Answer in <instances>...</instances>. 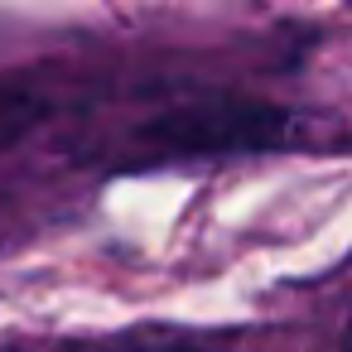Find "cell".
<instances>
[{"instance_id": "cell-1", "label": "cell", "mask_w": 352, "mask_h": 352, "mask_svg": "<svg viewBox=\"0 0 352 352\" xmlns=\"http://www.w3.org/2000/svg\"><path fill=\"white\" fill-rule=\"evenodd\" d=\"M289 140V111L256 97H203L145 126V145L164 160L198 155H261Z\"/></svg>"}, {"instance_id": "cell-2", "label": "cell", "mask_w": 352, "mask_h": 352, "mask_svg": "<svg viewBox=\"0 0 352 352\" xmlns=\"http://www.w3.org/2000/svg\"><path fill=\"white\" fill-rule=\"evenodd\" d=\"M39 116H44L39 92H30L25 82H6V78H0V155H6L15 140H25Z\"/></svg>"}, {"instance_id": "cell-3", "label": "cell", "mask_w": 352, "mask_h": 352, "mask_svg": "<svg viewBox=\"0 0 352 352\" xmlns=\"http://www.w3.org/2000/svg\"><path fill=\"white\" fill-rule=\"evenodd\" d=\"M126 352H208V347H188V342H174V347H126Z\"/></svg>"}]
</instances>
